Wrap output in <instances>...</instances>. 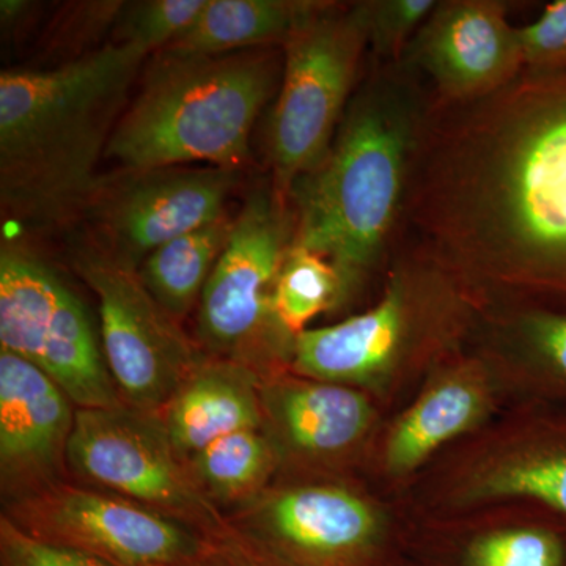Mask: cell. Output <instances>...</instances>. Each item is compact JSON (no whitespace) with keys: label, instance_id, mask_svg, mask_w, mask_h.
<instances>
[{"label":"cell","instance_id":"24","mask_svg":"<svg viewBox=\"0 0 566 566\" xmlns=\"http://www.w3.org/2000/svg\"><path fill=\"white\" fill-rule=\"evenodd\" d=\"M207 0H147L126 9L115 43L126 44L144 55L158 54L199 17Z\"/></svg>","mask_w":566,"mask_h":566},{"label":"cell","instance_id":"5","mask_svg":"<svg viewBox=\"0 0 566 566\" xmlns=\"http://www.w3.org/2000/svg\"><path fill=\"white\" fill-rule=\"evenodd\" d=\"M281 87L268 147L275 196L289 205L294 182L329 151L368 52L356 2H324L283 44Z\"/></svg>","mask_w":566,"mask_h":566},{"label":"cell","instance_id":"18","mask_svg":"<svg viewBox=\"0 0 566 566\" xmlns=\"http://www.w3.org/2000/svg\"><path fill=\"white\" fill-rule=\"evenodd\" d=\"M323 6L324 0H207L199 17L164 51L222 55L283 46Z\"/></svg>","mask_w":566,"mask_h":566},{"label":"cell","instance_id":"19","mask_svg":"<svg viewBox=\"0 0 566 566\" xmlns=\"http://www.w3.org/2000/svg\"><path fill=\"white\" fill-rule=\"evenodd\" d=\"M472 376L457 374L428 390L390 434L387 464L397 472L422 464L439 447L471 428L482 415V390Z\"/></svg>","mask_w":566,"mask_h":566},{"label":"cell","instance_id":"26","mask_svg":"<svg viewBox=\"0 0 566 566\" xmlns=\"http://www.w3.org/2000/svg\"><path fill=\"white\" fill-rule=\"evenodd\" d=\"M472 566H562V547L554 535L535 528L497 532L471 549Z\"/></svg>","mask_w":566,"mask_h":566},{"label":"cell","instance_id":"28","mask_svg":"<svg viewBox=\"0 0 566 566\" xmlns=\"http://www.w3.org/2000/svg\"><path fill=\"white\" fill-rule=\"evenodd\" d=\"M0 566H106L74 551L40 542L0 516Z\"/></svg>","mask_w":566,"mask_h":566},{"label":"cell","instance_id":"25","mask_svg":"<svg viewBox=\"0 0 566 566\" xmlns=\"http://www.w3.org/2000/svg\"><path fill=\"white\" fill-rule=\"evenodd\" d=\"M488 494L535 499L566 515V452L526 458L491 475Z\"/></svg>","mask_w":566,"mask_h":566},{"label":"cell","instance_id":"12","mask_svg":"<svg viewBox=\"0 0 566 566\" xmlns=\"http://www.w3.org/2000/svg\"><path fill=\"white\" fill-rule=\"evenodd\" d=\"M237 182V170L185 166L132 172L111 188L99 185L87 203L102 244L98 255L139 270L156 249L226 216Z\"/></svg>","mask_w":566,"mask_h":566},{"label":"cell","instance_id":"20","mask_svg":"<svg viewBox=\"0 0 566 566\" xmlns=\"http://www.w3.org/2000/svg\"><path fill=\"white\" fill-rule=\"evenodd\" d=\"M232 229L233 219L222 216L161 245L140 264L142 283L174 319L185 318L199 304Z\"/></svg>","mask_w":566,"mask_h":566},{"label":"cell","instance_id":"21","mask_svg":"<svg viewBox=\"0 0 566 566\" xmlns=\"http://www.w3.org/2000/svg\"><path fill=\"white\" fill-rule=\"evenodd\" d=\"M275 464L277 446L264 428L222 436L188 463L205 495L230 512L266 490Z\"/></svg>","mask_w":566,"mask_h":566},{"label":"cell","instance_id":"6","mask_svg":"<svg viewBox=\"0 0 566 566\" xmlns=\"http://www.w3.org/2000/svg\"><path fill=\"white\" fill-rule=\"evenodd\" d=\"M292 208L273 186L253 191L233 219L232 234L199 301L197 344L207 356L248 365L262 376L296 338L274 314V289L293 244Z\"/></svg>","mask_w":566,"mask_h":566},{"label":"cell","instance_id":"15","mask_svg":"<svg viewBox=\"0 0 566 566\" xmlns=\"http://www.w3.org/2000/svg\"><path fill=\"white\" fill-rule=\"evenodd\" d=\"M76 411L40 367L0 352V486L7 505L65 482Z\"/></svg>","mask_w":566,"mask_h":566},{"label":"cell","instance_id":"1","mask_svg":"<svg viewBox=\"0 0 566 566\" xmlns=\"http://www.w3.org/2000/svg\"><path fill=\"white\" fill-rule=\"evenodd\" d=\"M405 240L457 281L566 296V73L434 104Z\"/></svg>","mask_w":566,"mask_h":566},{"label":"cell","instance_id":"17","mask_svg":"<svg viewBox=\"0 0 566 566\" xmlns=\"http://www.w3.org/2000/svg\"><path fill=\"white\" fill-rule=\"evenodd\" d=\"M260 401L263 427H273L292 452L314 460L348 452L371 422L367 398L335 382L263 376Z\"/></svg>","mask_w":566,"mask_h":566},{"label":"cell","instance_id":"27","mask_svg":"<svg viewBox=\"0 0 566 566\" xmlns=\"http://www.w3.org/2000/svg\"><path fill=\"white\" fill-rule=\"evenodd\" d=\"M524 65L534 73H566V0L546 3L542 14L521 28Z\"/></svg>","mask_w":566,"mask_h":566},{"label":"cell","instance_id":"16","mask_svg":"<svg viewBox=\"0 0 566 566\" xmlns=\"http://www.w3.org/2000/svg\"><path fill=\"white\" fill-rule=\"evenodd\" d=\"M262 378L248 365L205 354L156 415L186 464L222 436L263 428Z\"/></svg>","mask_w":566,"mask_h":566},{"label":"cell","instance_id":"13","mask_svg":"<svg viewBox=\"0 0 566 566\" xmlns=\"http://www.w3.org/2000/svg\"><path fill=\"white\" fill-rule=\"evenodd\" d=\"M371 506L334 485L264 490L227 512V538L268 566H346L375 534Z\"/></svg>","mask_w":566,"mask_h":566},{"label":"cell","instance_id":"30","mask_svg":"<svg viewBox=\"0 0 566 566\" xmlns=\"http://www.w3.org/2000/svg\"><path fill=\"white\" fill-rule=\"evenodd\" d=\"M197 566H268L259 558L252 557L245 553L240 546L234 545L232 539L223 538L214 539L212 546L202 560Z\"/></svg>","mask_w":566,"mask_h":566},{"label":"cell","instance_id":"31","mask_svg":"<svg viewBox=\"0 0 566 566\" xmlns=\"http://www.w3.org/2000/svg\"><path fill=\"white\" fill-rule=\"evenodd\" d=\"M29 9H31V3L22 2V0H2L0 2L3 22L20 20L21 14Z\"/></svg>","mask_w":566,"mask_h":566},{"label":"cell","instance_id":"10","mask_svg":"<svg viewBox=\"0 0 566 566\" xmlns=\"http://www.w3.org/2000/svg\"><path fill=\"white\" fill-rule=\"evenodd\" d=\"M25 534L106 566H197L214 539L98 488L63 482L11 502Z\"/></svg>","mask_w":566,"mask_h":566},{"label":"cell","instance_id":"3","mask_svg":"<svg viewBox=\"0 0 566 566\" xmlns=\"http://www.w3.org/2000/svg\"><path fill=\"white\" fill-rule=\"evenodd\" d=\"M147 55L120 43L52 70L0 74V199L25 222L87 207Z\"/></svg>","mask_w":566,"mask_h":566},{"label":"cell","instance_id":"2","mask_svg":"<svg viewBox=\"0 0 566 566\" xmlns=\"http://www.w3.org/2000/svg\"><path fill=\"white\" fill-rule=\"evenodd\" d=\"M433 107L416 70L371 61L329 151L294 182L293 244L333 263L342 303L403 243L417 156Z\"/></svg>","mask_w":566,"mask_h":566},{"label":"cell","instance_id":"14","mask_svg":"<svg viewBox=\"0 0 566 566\" xmlns=\"http://www.w3.org/2000/svg\"><path fill=\"white\" fill-rule=\"evenodd\" d=\"M509 10L504 0H438L401 61L423 77L436 106L479 102L524 73Z\"/></svg>","mask_w":566,"mask_h":566},{"label":"cell","instance_id":"8","mask_svg":"<svg viewBox=\"0 0 566 566\" xmlns=\"http://www.w3.org/2000/svg\"><path fill=\"white\" fill-rule=\"evenodd\" d=\"M401 249L378 304L297 335L292 354L296 374L335 385L371 381L441 333L455 277L409 241Z\"/></svg>","mask_w":566,"mask_h":566},{"label":"cell","instance_id":"9","mask_svg":"<svg viewBox=\"0 0 566 566\" xmlns=\"http://www.w3.org/2000/svg\"><path fill=\"white\" fill-rule=\"evenodd\" d=\"M77 409V408H76ZM69 471L210 536L227 535V515L205 495L156 415L122 403L77 409Z\"/></svg>","mask_w":566,"mask_h":566},{"label":"cell","instance_id":"4","mask_svg":"<svg viewBox=\"0 0 566 566\" xmlns=\"http://www.w3.org/2000/svg\"><path fill=\"white\" fill-rule=\"evenodd\" d=\"M283 59L271 50L222 55L158 52L117 123L104 158L129 172L207 163L237 170L251 134L281 87Z\"/></svg>","mask_w":566,"mask_h":566},{"label":"cell","instance_id":"29","mask_svg":"<svg viewBox=\"0 0 566 566\" xmlns=\"http://www.w3.org/2000/svg\"><path fill=\"white\" fill-rule=\"evenodd\" d=\"M517 340L566 379V312L534 308L517 316Z\"/></svg>","mask_w":566,"mask_h":566},{"label":"cell","instance_id":"11","mask_svg":"<svg viewBox=\"0 0 566 566\" xmlns=\"http://www.w3.org/2000/svg\"><path fill=\"white\" fill-rule=\"evenodd\" d=\"M82 277L98 296L102 346L125 405L158 415L205 356L145 289L137 271L84 256Z\"/></svg>","mask_w":566,"mask_h":566},{"label":"cell","instance_id":"7","mask_svg":"<svg viewBox=\"0 0 566 566\" xmlns=\"http://www.w3.org/2000/svg\"><path fill=\"white\" fill-rule=\"evenodd\" d=\"M0 352L40 367L77 409L123 403L84 303L20 245L0 252Z\"/></svg>","mask_w":566,"mask_h":566},{"label":"cell","instance_id":"23","mask_svg":"<svg viewBox=\"0 0 566 566\" xmlns=\"http://www.w3.org/2000/svg\"><path fill=\"white\" fill-rule=\"evenodd\" d=\"M438 0H363L356 2L371 61H403L409 44L422 29Z\"/></svg>","mask_w":566,"mask_h":566},{"label":"cell","instance_id":"22","mask_svg":"<svg viewBox=\"0 0 566 566\" xmlns=\"http://www.w3.org/2000/svg\"><path fill=\"white\" fill-rule=\"evenodd\" d=\"M342 304V282L329 260L290 245L274 289V314L290 337L303 334L316 316Z\"/></svg>","mask_w":566,"mask_h":566}]
</instances>
